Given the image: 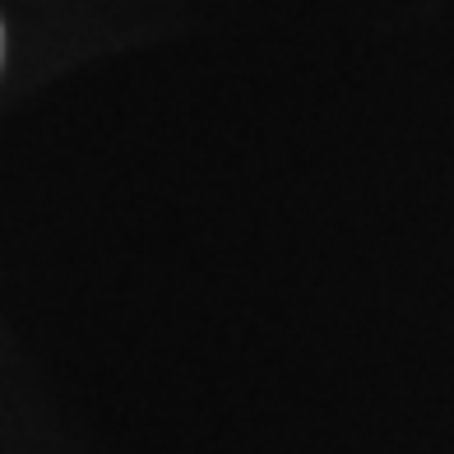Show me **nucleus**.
I'll use <instances>...</instances> for the list:
<instances>
[{
  "label": "nucleus",
  "instance_id": "obj_1",
  "mask_svg": "<svg viewBox=\"0 0 454 454\" xmlns=\"http://www.w3.org/2000/svg\"><path fill=\"white\" fill-rule=\"evenodd\" d=\"M0 47H5V37H0Z\"/></svg>",
  "mask_w": 454,
  "mask_h": 454
}]
</instances>
